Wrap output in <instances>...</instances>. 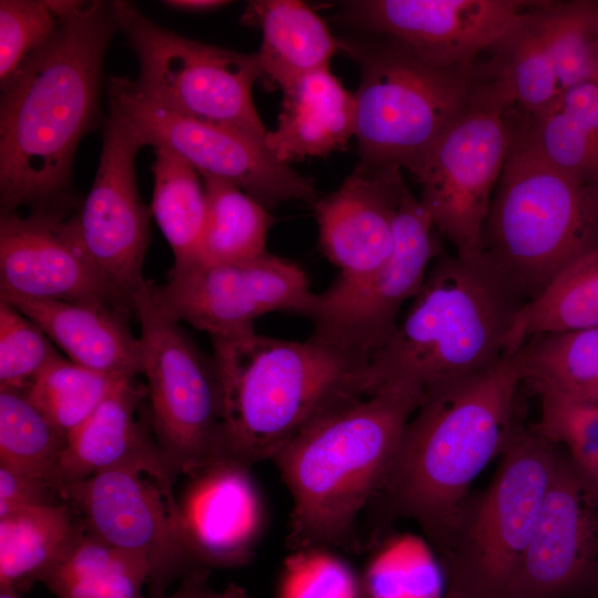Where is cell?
<instances>
[{
  "label": "cell",
  "instance_id": "obj_1",
  "mask_svg": "<svg viewBox=\"0 0 598 598\" xmlns=\"http://www.w3.org/2000/svg\"><path fill=\"white\" fill-rule=\"evenodd\" d=\"M120 31L114 1H75L53 37L1 85V214L76 207L72 165L99 112L103 60Z\"/></svg>",
  "mask_w": 598,
  "mask_h": 598
},
{
  "label": "cell",
  "instance_id": "obj_2",
  "mask_svg": "<svg viewBox=\"0 0 598 598\" xmlns=\"http://www.w3.org/2000/svg\"><path fill=\"white\" fill-rule=\"evenodd\" d=\"M523 381L516 353L507 354L487 369L427 389L406 423L379 493L396 515L416 522L435 548L473 481L518 429L514 409Z\"/></svg>",
  "mask_w": 598,
  "mask_h": 598
},
{
  "label": "cell",
  "instance_id": "obj_3",
  "mask_svg": "<svg viewBox=\"0 0 598 598\" xmlns=\"http://www.w3.org/2000/svg\"><path fill=\"white\" fill-rule=\"evenodd\" d=\"M422 396L392 386L347 395L272 456L292 498L291 549L353 546L358 516L379 493Z\"/></svg>",
  "mask_w": 598,
  "mask_h": 598
},
{
  "label": "cell",
  "instance_id": "obj_4",
  "mask_svg": "<svg viewBox=\"0 0 598 598\" xmlns=\"http://www.w3.org/2000/svg\"><path fill=\"white\" fill-rule=\"evenodd\" d=\"M525 303L482 254L437 256L386 342L358 378V392L421 393L487 369L507 355L512 320Z\"/></svg>",
  "mask_w": 598,
  "mask_h": 598
},
{
  "label": "cell",
  "instance_id": "obj_5",
  "mask_svg": "<svg viewBox=\"0 0 598 598\" xmlns=\"http://www.w3.org/2000/svg\"><path fill=\"white\" fill-rule=\"evenodd\" d=\"M227 457L249 466L272 456L322 412L350 394L363 368L309 337L254 332L212 337Z\"/></svg>",
  "mask_w": 598,
  "mask_h": 598
},
{
  "label": "cell",
  "instance_id": "obj_6",
  "mask_svg": "<svg viewBox=\"0 0 598 598\" xmlns=\"http://www.w3.org/2000/svg\"><path fill=\"white\" fill-rule=\"evenodd\" d=\"M597 248L598 183L561 173L515 132L483 226L482 254L527 302Z\"/></svg>",
  "mask_w": 598,
  "mask_h": 598
},
{
  "label": "cell",
  "instance_id": "obj_7",
  "mask_svg": "<svg viewBox=\"0 0 598 598\" xmlns=\"http://www.w3.org/2000/svg\"><path fill=\"white\" fill-rule=\"evenodd\" d=\"M340 40L341 51L360 66L354 93L360 162L404 167L415 176L468 110L473 68L436 64L386 35Z\"/></svg>",
  "mask_w": 598,
  "mask_h": 598
},
{
  "label": "cell",
  "instance_id": "obj_8",
  "mask_svg": "<svg viewBox=\"0 0 598 598\" xmlns=\"http://www.w3.org/2000/svg\"><path fill=\"white\" fill-rule=\"evenodd\" d=\"M559 445L518 427L488 486L468 497L436 548L450 590L463 598H506L533 537Z\"/></svg>",
  "mask_w": 598,
  "mask_h": 598
},
{
  "label": "cell",
  "instance_id": "obj_9",
  "mask_svg": "<svg viewBox=\"0 0 598 598\" xmlns=\"http://www.w3.org/2000/svg\"><path fill=\"white\" fill-rule=\"evenodd\" d=\"M132 302L141 327L151 425L163 464L176 481L227 457L220 383L213 357L159 310L150 281Z\"/></svg>",
  "mask_w": 598,
  "mask_h": 598
},
{
  "label": "cell",
  "instance_id": "obj_10",
  "mask_svg": "<svg viewBox=\"0 0 598 598\" xmlns=\"http://www.w3.org/2000/svg\"><path fill=\"white\" fill-rule=\"evenodd\" d=\"M114 6L118 28L136 53L135 84L144 94L177 113L239 131L266 145L269 131L252 101L254 83L261 79L256 54L179 35L131 2Z\"/></svg>",
  "mask_w": 598,
  "mask_h": 598
},
{
  "label": "cell",
  "instance_id": "obj_11",
  "mask_svg": "<svg viewBox=\"0 0 598 598\" xmlns=\"http://www.w3.org/2000/svg\"><path fill=\"white\" fill-rule=\"evenodd\" d=\"M435 227L420 199L404 189L394 218V245L385 264L364 277L340 278L315 295L307 318L312 339L363 369L386 342L408 300L420 291L439 256Z\"/></svg>",
  "mask_w": 598,
  "mask_h": 598
},
{
  "label": "cell",
  "instance_id": "obj_12",
  "mask_svg": "<svg viewBox=\"0 0 598 598\" xmlns=\"http://www.w3.org/2000/svg\"><path fill=\"white\" fill-rule=\"evenodd\" d=\"M107 94L110 111L130 125L144 146L176 153L200 176L229 182L268 209L289 200L313 205L319 198L310 179L245 133L177 113L125 76L110 79Z\"/></svg>",
  "mask_w": 598,
  "mask_h": 598
},
{
  "label": "cell",
  "instance_id": "obj_13",
  "mask_svg": "<svg viewBox=\"0 0 598 598\" xmlns=\"http://www.w3.org/2000/svg\"><path fill=\"white\" fill-rule=\"evenodd\" d=\"M174 482L165 468L122 466L62 488L87 533L146 559L151 598H164L174 580L200 569L182 529Z\"/></svg>",
  "mask_w": 598,
  "mask_h": 598
},
{
  "label": "cell",
  "instance_id": "obj_14",
  "mask_svg": "<svg viewBox=\"0 0 598 598\" xmlns=\"http://www.w3.org/2000/svg\"><path fill=\"white\" fill-rule=\"evenodd\" d=\"M507 107L473 89L468 110L415 174L420 202L456 255H482V231L513 138Z\"/></svg>",
  "mask_w": 598,
  "mask_h": 598
},
{
  "label": "cell",
  "instance_id": "obj_15",
  "mask_svg": "<svg viewBox=\"0 0 598 598\" xmlns=\"http://www.w3.org/2000/svg\"><path fill=\"white\" fill-rule=\"evenodd\" d=\"M150 288L162 312L210 338L251 334L255 321L275 311L306 317L316 295L298 264L268 251L244 261L171 269L166 283Z\"/></svg>",
  "mask_w": 598,
  "mask_h": 598
},
{
  "label": "cell",
  "instance_id": "obj_16",
  "mask_svg": "<svg viewBox=\"0 0 598 598\" xmlns=\"http://www.w3.org/2000/svg\"><path fill=\"white\" fill-rule=\"evenodd\" d=\"M598 598V481L559 446L535 530L506 598Z\"/></svg>",
  "mask_w": 598,
  "mask_h": 598
},
{
  "label": "cell",
  "instance_id": "obj_17",
  "mask_svg": "<svg viewBox=\"0 0 598 598\" xmlns=\"http://www.w3.org/2000/svg\"><path fill=\"white\" fill-rule=\"evenodd\" d=\"M144 147L130 125L110 111L97 171L84 200L68 223L100 272L125 297L145 282L151 207L142 200L135 157Z\"/></svg>",
  "mask_w": 598,
  "mask_h": 598
},
{
  "label": "cell",
  "instance_id": "obj_18",
  "mask_svg": "<svg viewBox=\"0 0 598 598\" xmlns=\"http://www.w3.org/2000/svg\"><path fill=\"white\" fill-rule=\"evenodd\" d=\"M545 2L523 0H360L342 18L393 38L424 59L473 68L475 56L499 45Z\"/></svg>",
  "mask_w": 598,
  "mask_h": 598
},
{
  "label": "cell",
  "instance_id": "obj_19",
  "mask_svg": "<svg viewBox=\"0 0 598 598\" xmlns=\"http://www.w3.org/2000/svg\"><path fill=\"white\" fill-rule=\"evenodd\" d=\"M68 215L18 212L0 218V296L105 306L133 302L94 266Z\"/></svg>",
  "mask_w": 598,
  "mask_h": 598
},
{
  "label": "cell",
  "instance_id": "obj_20",
  "mask_svg": "<svg viewBox=\"0 0 598 598\" xmlns=\"http://www.w3.org/2000/svg\"><path fill=\"white\" fill-rule=\"evenodd\" d=\"M250 467L224 457L184 476L178 515L200 569L243 566L254 555L264 506Z\"/></svg>",
  "mask_w": 598,
  "mask_h": 598
},
{
  "label": "cell",
  "instance_id": "obj_21",
  "mask_svg": "<svg viewBox=\"0 0 598 598\" xmlns=\"http://www.w3.org/2000/svg\"><path fill=\"white\" fill-rule=\"evenodd\" d=\"M405 188L400 167L360 162L336 190L317 199L320 247L338 277H364L385 264Z\"/></svg>",
  "mask_w": 598,
  "mask_h": 598
},
{
  "label": "cell",
  "instance_id": "obj_22",
  "mask_svg": "<svg viewBox=\"0 0 598 598\" xmlns=\"http://www.w3.org/2000/svg\"><path fill=\"white\" fill-rule=\"evenodd\" d=\"M122 466L165 468L151 425L146 384L136 378L120 380L68 437L56 485L62 491L65 485Z\"/></svg>",
  "mask_w": 598,
  "mask_h": 598
},
{
  "label": "cell",
  "instance_id": "obj_23",
  "mask_svg": "<svg viewBox=\"0 0 598 598\" xmlns=\"http://www.w3.org/2000/svg\"><path fill=\"white\" fill-rule=\"evenodd\" d=\"M33 321L70 361L118 378L143 374V348L128 309L0 296Z\"/></svg>",
  "mask_w": 598,
  "mask_h": 598
},
{
  "label": "cell",
  "instance_id": "obj_24",
  "mask_svg": "<svg viewBox=\"0 0 598 598\" xmlns=\"http://www.w3.org/2000/svg\"><path fill=\"white\" fill-rule=\"evenodd\" d=\"M276 130L266 145L279 161L324 156L347 145L355 130V101L329 68L313 71L282 90Z\"/></svg>",
  "mask_w": 598,
  "mask_h": 598
},
{
  "label": "cell",
  "instance_id": "obj_25",
  "mask_svg": "<svg viewBox=\"0 0 598 598\" xmlns=\"http://www.w3.org/2000/svg\"><path fill=\"white\" fill-rule=\"evenodd\" d=\"M243 21L261 31L256 55L260 81L269 90H283L306 74L329 68L330 59L341 50V40L301 1H250Z\"/></svg>",
  "mask_w": 598,
  "mask_h": 598
},
{
  "label": "cell",
  "instance_id": "obj_26",
  "mask_svg": "<svg viewBox=\"0 0 598 598\" xmlns=\"http://www.w3.org/2000/svg\"><path fill=\"white\" fill-rule=\"evenodd\" d=\"M83 529L69 502L0 516V590L22 595L42 581Z\"/></svg>",
  "mask_w": 598,
  "mask_h": 598
},
{
  "label": "cell",
  "instance_id": "obj_27",
  "mask_svg": "<svg viewBox=\"0 0 598 598\" xmlns=\"http://www.w3.org/2000/svg\"><path fill=\"white\" fill-rule=\"evenodd\" d=\"M150 571L145 558L84 527L42 582L56 598H146Z\"/></svg>",
  "mask_w": 598,
  "mask_h": 598
},
{
  "label": "cell",
  "instance_id": "obj_28",
  "mask_svg": "<svg viewBox=\"0 0 598 598\" xmlns=\"http://www.w3.org/2000/svg\"><path fill=\"white\" fill-rule=\"evenodd\" d=\"M202 178L207 213L190 265L237 262L266 254L267 236L275 223L268 208L229 182Z\"/></svg>",
  "mask_w": 598,
  "mask_h": 598
},
{
  "label": "cell",
  "instance_id": "obj_29",
  "mask_svg": "<svg viewBox=\"0 0 598 598\" xmlns=\"http://www.w3.org/2000/svg\"><path fill=\"white\" fill-rule=\"evenodd\" d=\"M598 327V248L560 272L515 313L507 354L532 337Z\"/></svg>",
  "mask_w": 598,
  "mask_h": 598
},
{
  "label": "cell",
  "instance_id": "obj_30",
  "mask_svg": "<svg viewBox=\"0 0 598 598\" xmlns=\"http://www.w3.org/2000/svg\"><path fill=\"white\" fill-rule=\"evenodd\" d=\"M536 9L499 45L491 65L492 82L481 87L511 107L519 104L530 116L547 107L560 93L553 58Z\"/></svg>",
  "mask_w": 598,
  "mask_h": 598
},
{
  "label": "cell",
  "instance_id": "obj_31",
  "mask_svg": "<svg viewBox=\"0 0 598 598\" xmlns=\"http://www.w3.org/2000/svg\"><path fill=\"white\" fill-rule=\"evenodd\" d=\"M154 188L151 213L167 240L174 266L190 265L204 229L207 200L200 174L165 147H153Z\"/></svg>",
  "mask_w": 598,
  "mask_h": 598
},
{
  "label": "cell",
  "instance_id": "obj_32",
  "mask_svg": "<svg viewBox=\"0 0 598 598\" xmlns=\"http://www.w3.org/2000/svg\"><path fill=\"white\" fill-rule=\"evenodd\" d=\"M514 353L524 381L537 393L556 392L598 402V327L538 334Z\"/></svg>",
  "mask_w": 598,
  "mask_h": 598
},
{
  "label": "cell",
  "instance_id": "obj_33",
  "mask_svg": "<svg viewBox=\"0 0 598 598\" xmlns=\"http://www.w3.org/2000/svg\"><path fill=\"white\" fill-rule=\"evenodd\" d=\"M65 444L25 389H0V465L42 477L58 487Z\"/></svg>",
  "mask_w": 598,
  "mask_h": 598
},
{
  "label": "cell",
  "instance_id": "obj_34",
  "mask_svg": "<svg viewBox=\"0 0 598 598\" xmlns=\"http://www.w3.org/2000/svg\"><path fill=\"white\" fill-rule=\"evenodd\" d=\"M122 379L126 378L91 370L61 358L43 370L25 391L68 440Z\"/></svg>",
  "mask_w": 598,
  "mask_h": 598
},
{
  "label": "cell",
  "instance_id": "obj_35",
  "mask_svg": "<svg viewBox=\"0 0 598 598\" xmlns=\"http://www.w3.org/2000/svg\"><path fill=\"white\" fill-rule=\"evenodd\" d=\"M539 21L560 92L598 80V3L547 2L540 9Z\"/></svg>",
  "mask_w": 598,
  "mask_h": 598
},
{
  "label": "cell",
  "instance_id": "obj_36",
  "mask_svg": "<svg viewBox=\"0 0 598 598\" xmlns=\"http://www.w3.org/2000/svg\"><path fill=\"white\" fill-rule=\"evenodd\" d=\"M75 1H0L1 85L7 83L30 55L53 37Z\"/></svg>",
  "mask_w": 598,
  "mask_h": 598
},
{
  "label": "cell",
  "instance_id": "obj_37",
  "mask_svg": "<svg viewBox=\"0 0 598 598\" xmlns=\"http://www.w3.org/2000/svg\"><path fill=\"white\" fill-rule=\"evenodd\" d=\"M530 117L523 132L547 162L580 183H598V143L560 106L557 97Z\"/></svg>",
  "mask_w": 598,
  "mask_h": 598
},
{
  "label": "cell",
  "instance_id": "obj_38",
  "mask_svg": "<svg viewBox=\"0 0 598 598\" xmlns=\"http://www.w3.org/2000/svg\"><path fill=\"white\" fill-rule=\"evenodd\" d=\"M540 419L534 429L598 480V402L543 391Z\"/></svg>",
  "mask_w": 598,
  "mask_h": 598
},
{
  "label": "cell",
  "instance_id": "obj_39",
  "mask_svg": "<svg viewBox=\"0 0 598 598\" xmlns=\"http://www.w3.org/2000/svg\"><path fill=\"white\" fill-rule=\"evenodd\" d=\"M61 358L40 327L0 299V389H27Z\"/></svg>",
  "mask_w": 598,
  "mask_h": 598
},
{
  "label": "cell",
  "instance_id": "obj_40",
  "mask_svg": "<svg viewBox=\"0 0 598 598\" xmlns=\"http://www.w3.org/2000/svg\"><path fill=\"white\" fill-rule=\"evenodd\" d=\"M280 598H359L350 568L323 548L295 550L285 561Z\"/></svg>",
  "mask_w": 598,
  "mask_h": 598
},
{
  "label": "cell",
  "instance_id": "obj_41",
  "mask_svg": "<svg viewBox=\"0 0 598 598\" xmlns=\"http://www.w3.org/2000/svg\"><path fill=\"white\" fill-rule=\"evenodd\" d=\"M66 502L62 491L49 481L0 465V516L22 507Z\"/></svg>",
  "mask_w": 598,
  "mask_h": 598
},
{
  "label": "cell",
  "instance_id": "obj_42",
  "mask_svg": "<svg viewBox=\"0 0 598 598\" xmlns=\"http://www.w3.org/2000/svg\"><path fill=\"white\" fill-rule=\"evenodd\" d=\"M560 106L598 143V80L564 90L557 96Z\"/></svg>",
  "mask_w": 598,
  "mask_h": 598
},
{
  "label": "cell",
  "instance_id": "obj_43",
  "mask_svg": "<svg viewBox=\"0 0 598 598\" xmlns=\"http://www.w3.org/2000/svg\"><path fill=\"white\" fill-rule=\"evenodd\" d=\"M209 570L199 569L185 575L178 588L164 598H218L208 584Z\"/></svg>",
  "mask_w": 598,
  "mask_h": 598
},
{
  "label": "cell",
  "instance_id": "obj_44",
  "mask_svg": "<svg viewBox=\"0 0 598 598\" xmlns=\"http://www.w3.org/2000/svg\"><path fill=\"white\" fill-rule=\"evenodd\" d=\"M163 3L177 10L188 12H205L219 9L230 2L224 0H168L164 1Z\"/></svg>",
  "mask_w": 598,
  "mask_h": 598
},
{
  "label": "cell",
  "instance_id": "obj_45",
  "mask_svg": "<svg viewBox=\"0 0 598 598\" xmlns=\"http://www.w3.org/2000/svg\"><path fill=\"white\" fill-rule=\"evenodd\" d=\"M218 598H250L246 591L238 587L237 585L230 584L224 589V591L218 592Z\"/></svg>",
  "mask_w": 598,
  "mask_h": 598
},
{
  "label": "cell",
  "instance_id": "obj_46",
  "mask_svg": "<svg viewBox=\"0 0 598 598\" xmlns=\"http://www.w3.org/2000/svg\"><path fill=\"white\" fill-rule=\"evenodd\" d=\"M0 598H23L21 594L10 591V590H0Z\"/></svg>",
  "mask_w": 598,
  "mask_h": 598
},
{
  "label": "cell",
  "instance_id": "obj_47",
  "mask_svg": "<svg viewBox=\"0 0 598 598\" xmlns=\"http://www.w3.org/2000/svg\"><path fill=\"white\" fill-rule=\"evenodd\" d=\"M444 598H463V597H461L460 595H457L453 590L448 589V591H447V594H446V596Z\"/></svg>",
  "mask_w": 598,
  "mask_h": 598
},
{
  "label": "cell",
  "instance_id": "obj_48",
  "mask_svg": "<svg viewBox=\"0 0 598 598\" xmlns=\"http://www.w3.org/2000/svg\"><path fill=\"white\" fill-rule=\"evenodd\" d=\"M598 481V480H597Z\"/></svg>",
  "mask_w": 598,
  "mask_h": 598
}]
</instances>
